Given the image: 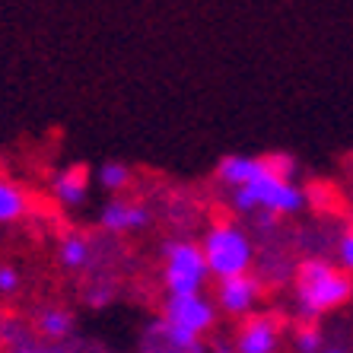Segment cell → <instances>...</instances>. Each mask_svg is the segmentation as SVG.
Wrapping results in <instances>:
<instances>
[{"mask_svg":"<svg viewBox=\"0 0 353 353\" xmlns=\"http://www.w3.org/2000/svg\"><path fill=\"white\" fill-rule=\"evenodd\" d=\"M163 258V283L169 293H197V290L207 287L210 268H207L204 248L197 242H188V239L165 242Z\"/></svg>","mask_w":353,"mask_h":353,"instance_id":"4","label":"cell"},{"mask_svg":"<svg viewBox=\"0 0 353 353\" xmlns=\"http://www.w3.org/2000/svg\"><path fill=\"white\" fill-rule=\"evenodd\" d=\"M108 299H112V293H108V290H96V293H90V305H96V309H102Z\"/></svg>","mask_w":353,"mask_h":353,"instance_id":"20","label":"cell"},{"mask_svg":"<svg viewBox=\"0 0 353 353\" xmlns=\"http://www.w3.org/2000/svg\"><path fill=\"white\" fill-rule=\"evenodd\" d=\"M163 319L172 321L175 328L204 337L216 325V303L207 299L204 290H197V293H169L163 303Z\"/></svg>","mask_w":353,"mask_h":353,"instance_id":"5","label":"cell"},{"mask_svg":"<svg viewBox=\"0 0 353 353\" xmlns=\"http://www.w3.org/2000/svg\"><path fill=\"white\" fill-rule=\"evenodd\" d=\"M296 309L303 319L328 315L353 299V274L347 268L325 261V258H305L296 268Z\"/></svg>","mask_w":353,"mask_h":353,"instance_id":"1","label":"cell"},{"mask_svg":"<svg viewBox=\"0 0 353 353\" xmlns=\"http://www.w3.org/2000/svg\"><path fill=\"white\" fill-rule=\"evenodd\" d=\"M321 353H347V350H337V347H331V350H321Z\"/></svg>","mask_w":353,"mask_h":353,"instance_id":"23","label":"cell"},{"mask_svg":"<svg viewBox=\"0 0 353 353\" xmlns=\"http://www.w3.org/2000/svg\"><path fill=\"white\" fill-rule=\"evenodd\" d=\"M3 353H41V350H35V347H26V344H17L13 350H3Z\"/></svg>","mask_w":353,"mask_h":353,"instance_id":"22","label":"cell"},{"mask_svg":"<svg viewBox=\"0 0 353 353\" xmlns=\"http://www.w3.org/2000/svg\"><path fill=\"white\" fill-rule=\"evenodd\" d=\"M261 303V280L252 274H232L216 280V309L232 319H245Z\"/></svg>","mask_w":353,"mask_h":353,"instance_id":"6","label":"cell"},{"mask_svg":"<svg viewBox=\"0 0 353 353\" xmlns=\"http://www.w3.org/2000/svg\"><path fill=\"white\" fill-rule=\"evenodd\" d=\"M29 191L23 185H17L13 179H0V226L7 223H19L26 214H29Z\"/></svg>","mask_w":353,"mask_h":353,"instance_id":"12","label":"cell"},{"mask_svg":"<svg viewBox=\"0 0 353 353\" xmlns=\"http://www.w3.org/2000/svg\"><path fill=\"white\" fill-rule=\"evenodd\" d=\"M92 258V245H90V239H83L77 236V232H70V236L61 239V245H58V261L64 264L67 271H80V268H86Z\"/></svg>","mask_w":353,"mask_h":353,"instance_id":"13","label":"cell"},{"mask_svg":"<svg viewBox=\"0 0 353 353\" xmlns=\"http://www.w3.org/2000/svg\"><path fill=\"white\" fill-rule=\"evenodd\" d=\"M268 172H271V169H268V159L264 157H226L216 165V179H220L223 185H230V188L258 181Z\"/></svg>","mask_w":353,"mask_h":353,"instance_id":"11","label":"cell"},{"mask_svg":"<svg viewBox=\"0 0 353 353\" xmlns=\"http://www.w3.org/2000/svg\"><path fill=\"white\" fill-rule=\"evenodd\" d=\"M210 353H236V347H232V344H223V341H220V344L210 347Z\"/></svg>","mask_w":353,"mask_h":353,"instance_id":"21","label":"cell"},{"mask_svg":"<svg viewBox=\"0 0 353 353\" xmlns=\"http://www.w3.org/2000/svg\"><path fill=\"white\" fill-rule=\"evenodd\" d=\"M51 194L67 210L83 207L86 197H90V169L86 165H64V169H58L51 175Z\"/></svg>","mask_w":353,"mask_h":353,"instance_id":"10","label":"cell"},{"mask_svg":"<svg viewBox=\"0 0 353 353\" xmlns=\"http://www.w3.org/2000/svg\"><path fill=\"white\" fill-rule=\"evenodd\" d=\"M96 179H99V185H102V188L115 194V191H124L128 185H131V169H128L124 163H115V159H112V163L99 165Z\"/></svg>","mask_w":353,"mask_h":353,"instance_id":"15","label":"cell"},{"mask_svg":"<svg viewBox=\"0 0 353 353\" xmlns=\"http://www.w3.org/2000/svg\"><path fill=\"white\" fill-rule=\"evenodd\" d=\"M140 353H204V337L175 328L165 319H157L143 328Z\"/></svg>","mask_w":353,"mask_h":353,"instance_id":"8","label":"cell"},{"mask_svg":"<svg viewBox=\"0 0 353 353\" xmlns=\"http://www.w3.org/2000/svg\"><path fill=\"white\" fill-rule=\"evenodd\" d=\"M283 337V319L271 312H252L242 319L236 331V353H274Z\"/></svg>","mask_w":353,"mask_h":353,"instance_id":"7","label":"cell"},{"mask_svg":"<svg viewBox=\"0 0 353 353\" xmlns=\"http://www.w3.org/2000/svg\"><path fill=\"white\" fill-rule=\"evenodd\" d=\"M305 207V191L293 185V179H280V175L268 172L258 181L239 185L232 188V210L239 214H258V210H271L277 216L299 214Z\"/></svg>","mask_w":353,"mask_h":353,"instance_id":"2","label":"cell"},{"mask_svg":"<svg viewBox=\"0 0 353 353\" xmlns=\"http://www.w3.org/2000/svg\"><path fill=\"white\" fill-rule=\"evenodd\" d=\"M99 226L105 232H115V236H121V232H137V230H143V226H150V210L143 204L115 197V201H108V204L102 207Z\"/></svg>","mask_w":353,"mask_h":353,"instance_id":"9","label":"cell"},{"mask_svg":"<svg viewBox=\"0 0 353 353\" xmlns=\"http://www.w3.org/2000/svg\"><path fill=\"white\" fill-rule=\"evenodd\" d=\"M264 159H268V169L274 175H280V179H293L296 175V159L290 153H268Z\"/></svg>","mask_w":353,"mask_h":353,"instance_id":"17","label":"cell"},{"mask_svg":"<svg viewBox=\"0 0 353 353\" xmlns=\"http://www.w3.org/2000/svg\"><path fill=\"white\" fill-rule=\"evenodd\" d=\"M74 331V315L67 309H45L39 319V334L48 341H67Z\"/></svg>","mask_w":353,"mask_h":353,"instance_id":"14","label":"cell"},{"mask_svg":"<svg viewBox=\"0 0 353 353\" xmlns=\"http://www.w3.org/2000/svg\"><path fill=\"white\" fill-rule=\"evenodd\" d=\"M296 350L299 353H321L325 350V341H321V331L312 325H303L296 331Z\"/></svg>","mask_w":353,"mask_h":353,"instance_id":"16","label":"cell"},{"mask_svg":"<svg viewBox=\"0 0 353 353\" xmlns=\"http://www.w3.org/2000/svg\"><path fill=\"white\" fill-rule=\"evenodd\" d=\"M0 321H3V312H0Z\"/></svg>","mask_w":353,"mask_h":353,"instance_id":"24","label":"cell"},{"mask_svg":"<svg viewBox=\"0 0 353 353\" xmlns=\"http://www.w3.org/2000/svg\"><path fill=\"white\" fill-rule=\"evenodd\" d=\"M19 290V271L13 264H0V296H13Z\"/></svg>","mask_w":353,"mask_h":353,"instance_id":"18","label":"cell"},{"mask_svg":"<svg viewBox=\"0 0 353 353\" xmlns=\"http://www.w3.org/2000/svg\"><path fill=\"white\" fill-rule=\"evenodd\" d=\"M337 258H341V264L353 274V232H347V236L341 239V245H337Z\"/></svg>","mask_w":353,"mask_h":353,"instance_id":"19","label":"cell"},{"mask_svg":"<svg viewBox=\"0 0 353 353\" xmlns=\"http://www.w3.org/2000/svg\"><path fill=\"white\" fill-rule=\"evenodd\" d=\"M201 248H204L207 268H210L214 280L252 271V261H255V245H252L248 232L236 223H214L204 232Z\"/></svg>","mask_w":353,"mask_h":353,"instance_id":"3","label":"cell"}]
</instances>
